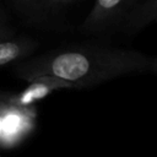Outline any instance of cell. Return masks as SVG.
<instances>
[{
  "mask_svg": "<svg viewBox=\"0 0 157 157\" xmlns=\"http://www.w3.org/2000/svg\"><path fill=\"white\" fill-rule=\"evenodd\" d=\"M150 56L134 49L107 45H74L58 49L17 67L25 80L53 76L74 85V88H90L118 77L145 72Z\"/></svg>",
  "mask_w": 157,
  "mask_h": 157,
  "instance_id": "1",
  "label": "cell"
},
{
  "mask_svg": "<svg viewBox=\"0 0 157 157\" xmlns=\"http://www.w3.org/2000/svg\"><path fill=\"white\" fill-rule=\"evenodd\" d=\"M36 114L29 107H23L0 99V145L13 146L23 140L34 128Z\"/></svg>",
  "mask_w": 157,
  "mask_h": 157,
  "instance_id": "2",
  "label": "cell"
},
{
  "mask_svg": "<svg viewBox=\"0 0 157 157\" xmlns=\"http://www.w3.org/2000/svg\"><path fill=\"white\" fill-rule=\"evenodd\" d=\"M132 0H94L93 7L82 23L87 33H99L114 26L131 5Z\"/></svg>",
  "mask_w": 157,
  "mask_h": 157,
  "instance_id": "3",
  "label": "cell"
},
{
  "mask_svg": "<svg viewBox=\"0 0 157 157\" xmlns=\"http://www.w3.org/2000/svg\"><path fill=\"white\" fill-rule=\"evenodd\" d=\"M29 82L31 85L27 87V90H25L17 97L10 98L12 103L23 107H29L33 102L47 97L49 93H52L55 90L74 88L72 83L53 76H38L29 80Z\"/></svg>",
  "mask_w": 157,
  "mask_h": 157,
  "instance_id": "4",
  "label": "cell"
},
{
  "mask_svg": "<svg viewBox=\"0 0 157 157\" xmlns=\"http://www.w3.org/2000/svg\"><path fill=\"white\" fill-rule=\"evenodd\" d=\"M37 47L29 38H15L13 36L0 39V66L28 56Z\"/></svg>",
  "mask_w": 157,
  "mask_h": 157,
  "instance_id": "5",
  "label": "cell"
},
{
  "mask_svg": "<svg viewBox=\"0 0 157 157\" xmlns=\"http://www.w3.org/2000/svg\"><path fill=\"white\" fill-rule=\"evenodd\" d=\"M153 21H157V0H145L130 12V16L126 18L125 29L132 34Z\"/></svg>",
  "mask_w": 157,
  "mask_h": 157,
  "instance_id": "6",
  "label": "cell"
},
{
  "mask_svg": "<svg viewBox=\"0 0 157 157\" xmlns=\"http://www.w3.org/2000/svg\"><path fill=\"white\" fill-rule=\"evenodd\" d=\"M12 29L10 28L7 21H6V16L5 13L0 10V39L1 38H6V37H10V36H13L12 34Z\"/></svg>",
  "mask_w": 157,
  "mask_h": 157,
  "instance_id": "7",
  "label": "cell"
},
{
  "mask_svg": "<svg viewBox=\"0 0 157 157\" xmlns=\"http://www.w3.org/2000/svg\"><path fill=\"white\" fill-rule=\"evenodd\" d=\"M153 74L157 75V56H150V63H148V70Z\"/></svg>",
  "mask_w": 157,
  "mask_h": 157,
  "instance_id": "8",
  "label": "cell"
},
{
  "mask_svg": "<svg viewBox=\"0 0 157 157\" xmlns=\"http://www.w3.org/2000/svg\"><path fill=\"white\" fill-rule=\"evenodd\" d=\"M45 1L49 5H63V4H66V2H71L74 0H45Z\"/></svg>",
  "mask_w": 157,
  "mask_h": 157,
  "instance_id": "9",
  "label": "cell"
},
{
  "mask_svg": "<svg viewBox=\"0 0 157 157\" xmlns=\"http://www.w3.org/2000/svg\"><path fill=\"white\" fill-rule=\"evenodd\" d=\"M20 4H29V2H34V1H38V0H15Z\"/></svg>",
  "mask_w": 157,
  "mask_h": 157,
  "instance_id": "10",
  "label": "cell"
},
{
  "mask_svg": "<svg viewBox=\"0 0 157 157\" xmlns=\"http://www.w3.org/2000/svg\"><path fill=\"white\" fill-rule=\"evenodd\" d=\"M0 99H1V97H0Z\"/></svg>",
  "mask_w": 157,
  "mask_h": 157,
  "instance_id": "11",
  "label": "cell"
}]
</instances>
